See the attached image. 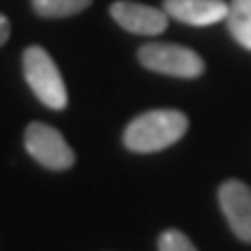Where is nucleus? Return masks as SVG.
<instances>
[{
	"mask_svg": "<svg viewBox=\"0 0 251 251\" xmlns=\"http://www.w3.org/2000/svg\"><path fill=\"white\" fill-rule=\"evenodd\" d=\"M111 17L124 29L138 36H157L168 27V13L161 9L130 0H120L111 4Z\"/></svg>",
	"mask_w": 251,
	"mask_h": 251,
	"instance_id": "obj_6",
	"label": "nucleus"
},
{
	"mask_svg": "<svg viewBox=\"0 0 251 251\" xmlns=\"http://www.w3.org/2000/svg\"><path fill=\"white\" fill-rule=\"evenodd\" d=\"M9 36H11V23L2 13H0V46L9 40Z\"/></svg>",
	"mask_w": 251,
	"mask_h": 251,
	"instance_id": "obj_11",
	"label": "nucleus"
},
{
	"mask_svg": "<svg viewBox=\"0 0 251 251\" xmlns=\"http://www.w3.org/2000/svg\"><path fill=\"white\" fill-rule=\"evenodd\" d=\"M218 199L232 232L251 243V186L241 180H228L220 186Z\"/></svg>",
	"mask_w": 251,
	"mask_h": 251,
	"instance_id": "obj_5",
	"label": "nucleus"
},
{
	"mask_svg": "<svg viewBox=\"0 0 251 251\" xmlns=\"http://www.w3.org/2000/svg\"><path fill=\"white\" fill-rule=\"evenodd\" d=\"M224 21L234 40L251 50V0H232Z\"/></svg>",
	"mask_w": 251,
	"mask_h": 251,
	"instance_id": "obj_8",
	"label": "nucleus"
},
{
	"mask_svg": "<svg viewBox=\"0 0 251 251\" xmlns=\"http://www.w3.org/2000/svg\"><path fill=\"white\" fill-rule=\"evenodd\" d=\"M138 59L151 72L174 77H199L205 69V63L197 52L178 44H147L138 50Z\"/></svg>",
	"mask_w": 251,
	"mask_h": 251,
	"instance_id": "obj_3",
	"label": "nucleus"
},
{
	"mask_svg": "<svg viewBox=\"0 0 251 251\" xmlns=\"http://www.w3.org/2000/svg\"><path fill=\"white\" fill-rule=\"evenodd\" d=\"M159 251H197L191 239L180 230H166L159 237Z\"/></svg>",
	"mask_w": 251,
	"mask_h": 251,
	"instance_id": "obj_10",
	"label": "nucleus"
},
{
	"mask_svg": "<svg viewBox=\"0 0 251 251\" xmlns=\"http://www.w3.org/2000/svg\"><path fill=\"white\" fill-rule=\"evenodd\" d=\"M163 11L188 25H214L226 19L228 4L224 0H166Z\"/></svg>",
	"mask_w": 251,
	"mask_h": 251,
	"instance_id": "obj_7",
	"label": "nucleus"
},
{
	"mask_svg": "<svg viewBox=\"0 0 251 251\" xmlns=\"http://www.w3.org/2000/svg\"><path fill=\"white\" fill-rule=\"evenodd\" d=\"M23 74L29 84L31 92L38 97L42 105L49 109H65L67 107V88L61 77L59 67L49 52L40 46H29L23 52Z\"/></svg>",
	"mask_w": 251,
	"mask_h": 251,
	"instance_id": "obj_2",
	"label": "nucleus"
},
{
	"mask_svg": "<svg viewBox=\"0 0 251 251\" xmlns=\"http://www.w3.org/2000/svg\"><path fill=\"white\" fill-rule=\"evenodd\" d=\"M25 149L34 159L46 170L63 172L69 170L75 161V155L67 140L52 126L34 122L25 130Z\"/></svg>",
	"mask_w": 251,
	"mask_h": 251,
	"instance_id": "obj_4",
	"label": "nucleus"
},
{
	"mask_svg": "<svg viewBox=\"0 0 251 251\" xmlns=\"http://www.w3.org/2000/svg\"><path fill=\"white\" fill-rule=\"evenodd\" d=\"M90 2L92 0H31V6L40 17L59 19L88 9Z\"/></svg>",
	"mask_w": 251,
	"mask_h": 251,
	"instance_id": "obj_9",
	"label": "nucleus"
},
{
	"mask_svg": "<svg viewBox=\"0 0 251 251\" xmlns=\"http://www.w3.org/2000/svg\"><path fill=\"white\" fill-rule=\"evenodd\" d=\"M188 120L176 109H153L128 124L124 145L134 153H157L186 134Z\"/></svg>",
	"mask_w": 251,
	"mask_h": 251,
	"instance_id": "obj_1",
	"label": "nucleus"
}]
</instances>
